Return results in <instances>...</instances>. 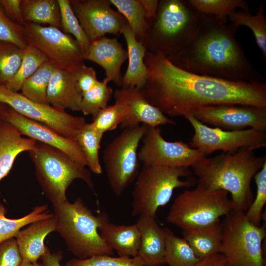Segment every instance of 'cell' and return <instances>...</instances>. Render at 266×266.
<instances>
[{"label":"cell","instance_id":"obj_1","mask_svg":"<svg viewBox=\"0 0 266 266\" xmlns=\"http://www.w3.org/2000/svg\"><path fill=\"white\" fill-rule=\"evenodd\" d=\"M148 101L170 117H185L199 108L221 104L266 106V83L233 81L193 73L157 52H146Z\"/></svg>","mask_w":266,"mask_h":266},{"label":"cell","instance_id":"obj_2","mask_svg":"<svg viewBox=\"0 0 266 266\" xmlns=\"http://www.w3.org/2000/svg\"><path fill=\"white\" fill-rule=\"evenodd\" d=\"M239 27L228 21L203 14L191 40L178 54L168 58L187 71L224 80L264 82L237 40Z\"/></svg>","mask_w":266,"mask_h":266},{"label":"cell","instance_id":"obj_3","mask_svg":"<svg viewBox=\"0 0 266 266\" xmlns=\"http://www.w3.org/2000/svg\"><path fill=\"white\" fill-rule=\"evenodd\" d=\"M243 147L204 157L191 167L197 176V186L208 191L224 190L231 196L233 209L245 212L254 199L251 183L266 162V156Z\"/></svg>","mask_w":266,"mask_h":266},{"label":"cell","instance_id":"obj_4","mask_svg":"<svg viewBox=\"0 0 266 266\" xmlns=\"http://www.w3.org/2000/svg\"><path fill=\"white\" fill-rule=\"evenodd\" d=\"M52 204L56 231L64 239L67 249L78 259L113 254V250L100 234V215H94L81 198L73 203L66 200Z\"/></svg>","mask_w":266,"mask_h":266},{"label":"cell","instance_id":"obj_5","mask_svg":"<svg viewBox=\"0 0 266 266\" xmlns=\"http://www.w3.org/2000/svg\"><path fill=\"white\" fill-rule=\"evenodd\" d=\"M29 153L35 168L37 179L52 204L67 200L66 190L76 179L82 180L95 191L91 173L85 166L62 151L36 141Z\"/></svg>","mask_w":266,"mask_h":266},{"label":"cell","instance_id":"obj_6","mask_svg":"<svg viewBox=\"0 0 266 266\" xmlns=\"http://www.w3.org/2000/svg\"><path fill=\"white\" fill-rule=\"evenodd\" d=\"M189 167L143 166L133 191L132 215L156 216L170 200L174 190L197 184Z\"/></svg>","mask_w":266,"mask_h":266},{"label":"cell","instance_id":"obj_7","mask_svg":"<svg viewBox=\"0 0 266 266\" xmlns=\"http://www.w3.org/2000/svg\"><path fill=\"white\" fill-rule=\"evenodd\" d=\"M203 14L189 0L159 2L154 26L155 49L169 58L178 54L198 31Z\"/></svg>","mask_w":266,"mask_h":266},{"label":"cell","instance_id":"obj_8","mask_svg":"<svg viewBox=\"0 0 266 266\" xmlns=\"http://www.w3.org/2000/svg\"><path fill=\"white\" fill-rule=\"evenodd\" d=\"M228 194L224 190L208 191L197 186L186 190L174 199L166 221L183 231L213 225L233 209Z\"/></svg>","mask_w":266,"mask_h":266},{"label":"cell","instance_id":"obj_9","mask_svg":"<svg viewBox=\"0 0 266 266\" xmlns=\"http://www.w3.org/2000/svg\"><path fill=\"white\" fill-rule=\"evenodd\" d=\"M219 253L232 266H266L263 242L266 225L257 226L245 212L233 210L225 216Z\"/></svg>","mask_w":266,"mask_h":266},{"label":"cell","instance_id":"obj_10","mask_svg":"<svg viewBox=\"0 0 266 266\" xmlns=\"http://www.w3.org/2000/svg\"><path fill=\"white\" fill-rule=\"evenodd\" d=\"M146 130L144 125L125 128L104 149V169L116 196H120L138 174L137 150Z\"/></svg>","mask_w":266,"mask_h":266},{"label":"cell","instance_id":"obj_11","mask_svg":"<svg viewBox=\"0 0 266 266\" xmlns=\"http://www.w3.org/2000/svg\"><path fill=\"white\" fill-rule=\"evenodd\" d=\"M23 31L27 45L38 50L56 68L74 72L84 65L83 53L78 42L61 29L26 23Z\"/></svg>","mask_w":266,"mask_h":266},{"label":"cell","instance_id":"obj_12","mask_svg":"<svg viewBox=\"0 0 266 266\" xmlns=\"http://www.w3.org/2000/svg\"><path fill=\"white\" fill-rule=\"evenodd\" d=\"M0 102L75 141L79 132L86 123L83 117L73 116L64 110L33 101L21 93L10 90L5 85L0 84Z\"/></svg>","mask_w":266,"mask_h":266},{"label":"cell","instance_id":"obj_13","mask_svg":"<svg viewBox=\"0 0 266 266\" xmlns=\"http://www.w3.org/2000/svg\"><path fill=\"white\" fill-rule=\"evenodd\" d=\"M184 117L194 130L189 145L205 156L217 150L229 152L243 147L255 150L266 146V131L252 128L226 131L209 127L197 120L190 113Z\"/></svg>","mask_w":266,"mask_h":266},{"label":"cell","instance_id":"obj_14","mask_svg":"<svg viewBox=\"0 0 266 266\" xmlns=\"http://www.w3.org/2000/svg\"><path fill=\"white\" fill-rule=\"evenodd\" d=\"M141 140L138 157L144 166L189 167L205 157L182 141H166L159 127L146 126Z\"/></svg>","mask_w":266,"mask_h":266},{"label":"cell","instance_id":"obj_15","mask_svg":"<svg viewBox=\"0 0 266 266\" xmlns=\"http://www.w3.org/2000/svg\"><path fill=\"white\" fill-rule=\"evenodd\" d=\"M190 114L204 124L226 131H266V106L221 104L202 107Z\"/></svg>","mask_w":266,"mask_h":266},{"label":"cell","instance_id":"obj_16","mask_svg":"<svg viewBox=\"0 0 266 266\" xmlns=\"http://www.w3.org/2000/svg\"><path fill=\"white\" fill-rule=\"evenodd\" d=\"M71 8L92 42L107 33L117 35L127 24L109 0H70Z\"/></svg>","mask_w":266,"mask_h":266},{"label":"cell","instance_id":"obj_17","mask_svg":"<svg viewBox=\"0 0 266 266\" xmlns=\"http://www.w3.org/2000/svg\"><path fill=\"white\" fill-rule=\"evenodd\" d=\"M0 119L10 124L22 135L54 147L84 166V156L77 142L60 134L47 126L29 119L0 102Z\"/></svg>","mask_w":266,"mask_h":266},{"label":"cell","instance_id":"obj_18","mask_svg":"<svg viewBox=\"0 0 266 266\" xmlns=\"http://www.w3.org/2000/svg\"><path fill=\"white\" fill-rule=\"evenodd\" d=\"M114 96L115 100L118 101L124 109V118L121 124L122 128L133 127L140 123L152 127L175 124L151 104L141 90L122 87L115 91Z\"/></svg>","mask_w":266,"mask_h":266},{"label":"cell","instance_id":"obj_19","mask_svg":"<svg viewBox=\"0 0 266 266\" xmlns=\"http://www.w3.org/2000/svg\"><path fill=\"white\" fill-rule=\"evenodd\" d=\"M83 58L103 68L105 74L103 80L107 83L112 81L122 86L121 68L128 59V52L116 38L103 36L92 41Z\"/></svg>","mask_w":266,"mask_h":266},{"label":"cell","instance_id":"obj_20","mask_svg":"<svg viewBox=\"0 0 266 266\" xmlns=\"http://www.w3.org/2000/svg\"><path fill=\"white\" fill-rule=\"evenodd\" d=\"M136 224L140 234L137 256L141 259L144 266H162L165 264L167 229L159 226L155 216H139Z\"/></svg>","mask_w":266,"mask_h":266},{"label":"cell","instance_id":"obj_21","mask_svg":"<svg viewBox=\"0 0 266 266\" xmlns=\"http://www.w3.org/2000/svg\"><path fill=\"white\" fill-rule=\"evenodd\" d=\"M100 216L99 233L105 243L119 256L136 257L140 243L137 225H117L109 221L105 213Z\"/></svg>","mask_w":266,"mask_h":266},{"label":"cell","instance_id":"obj_22","mask_svg":"<svg viewBox=\"0 0 266 266\" xmlns=\"http://www.w3.org/2000/svg\"><path fill=\"white\" fill-rule=\"evenodd\" d=\"M54 231L56 221L54 215L31 223L20 231L15 237L22 261L37 263L47 248L44 245L46 237Z\"/></svg>","mask_w":266,"mask_h":266},{"label":"cell","instance_id":"obj_23","mask_svg":"<svg viewBox=\"0 0 266 266\" xmlns=\"http://www.w3.org/2000/svg\"><path fill=\"white\" fill-rule=\"evenodd\" d=\"M82 96L74 72L56 68L47 89L48 104L62 110L80 111Z\"/></svg>","mask_w":266,"mask_h":266},{"label":"cell","instance_id":"obj_24","mask_svg":"<svg viewBox=\"0 0 266 266\" xmlns=\"http://www.w3.org/2000/svg\"><path fill=\"white\" fill-rule=\"evenodd\" d=\"M122 33L127 46L128 66L122 77V87L136 88L141 90L147 77V69L144 63L146 49L141 41L138 40L127 23Z\"/></svg>","mask_w":266,"mask_h":266},{"label":"cell","instance_id":"obj_25","mask_svg":"<svg viewBox=\"0 0 266 266\" xmlns=\"http://www.w3.org/2000/svg\"><path fill=\"white\" fill-rule=\"evenodd\" d=\"M22 135L14 127L0 119V181L9 172L19 154L34 147L36 141Z\"/></svg>","mask_w":266,"mask_h":266},{"label":"cell","instance_id":"obj_26","mask_svg":"<svg viewBox=\"0 0 266 266\" xmlns=\"http://www.w3.org/2000/svg\"><path fill=\"white\" fill-rule=\"evenodd\" d=\"M222 233L223 223L220 221L205 227L183 231V238L201 259L219 253Z\"/></svg>","mask_w":266,"mask_h":266},{"label":"cell","instance_id":"obj_27","mask_svg":"<svg viewBox=\"0 0 266 266\" xmlns=\"http://www.w3.org/2000/svg\"><path fill=\"white\" fill-rule=\"evenodd\" d=\"M21 9L26 23L46 24L61 30L57 0H22Z\"/></svg>","mask_w":266,"mask_h":266},{"label":"cell","instance_id":"obj_28","mask_svg":"<svg viewBox=\"0 0 266 266\" xmlns=\"http://www.w3.org/2000/svg\"><path fill=\"white\" fill-rule=\"evenodd\" d=\"M6 210L0 202V244L15 237L23 227L53 216L46 204L37 205L27 215L18 219L5 217Z\"/></svg>","mask_w":266,"mask_h":266},{"label":"cell","instance_id":"obj_29","mask_svg":"<svg viewBox=\"0 0 266 266\" xmlns=\"http://www.w3.org/2000/svg\"><path fill=\"white\" fill-rule=\"evenodd\" d=\"M266 2L259 5L257 13L252 15L250 10H237L228 17V21L239 27L243 25L249 28L252 31L256 42L266 57V18L265 15Z\"/></svg>","mask_w":266,"mask_h":266},{"label":"cell","instance_id":"obj_30","mask_svg":"<svg viewBox=\"0 0 266 266\" xmlns=\"http://www.w3.org/2000/svg\"><path fill=\"white\" fill-rule=\"evenodd\" d=\"M103 135L94 129L91 123H86L76 138V142L84 156L87 166L97 174L102 172L99 149Z\"/></svg>","mask_w":266,"mask_h":266},{"label":"cell","instance_id":"obj_31","mask_svg":"<svg viewBox=\"0 0 266 266\" xmlns=\"http://www.w3.org/2000/svg\"><path fill=\"white\" fill-rule=\"evenodd\" d=\"M55 68L50 63H44L24 82L21 93L33 101L49 105L47 100V92Z\"/></svg>","mask_w":266,"mask_h":266},{"label":"cell","instance_id":"obj_32","mask_svg":"<svg viewBox=\"0 0 266 266\" xmlns=\"http://www.w3.org/2000/svg\"><path fill=\"white\" fill-rule=\"evenodd\" d=\"M183 237L167 229L165 262L168 266H195L200 260Z\"/></svg>","mask_w":266,"mask_h":266},{"label":"cell","instance_id":"obj_33","mask_svg":"<svg viewBox=\"0 0 266 266\" xmlns=\"http://www.w3.org/2000/svg\"><path fill=\"white\" fill-rule=\"evenodd\" d=\"M126 19L136 38L140 40L148 29L145 11L140 0H110Z\"/></svg>","mask_w":266,"mask_h":266},{"label":"cell","instance_id":"obj_34","mask_svg":"<svg viewBox=\"0 0 266 266\" xmlns=\"http://www.w3.org/2000/svg\"><path fill=\"white\" fill-rule=\"evenodd\" d=\"M46 62L47 59L38 50L27 45L23 48L22 62L17 71L5 86L10 90L18 92L24 82Z\"/></svg>","mask_w":266,"mask_h":266},{"label":"cell","instance_id":"obj_35","mask_svg":"<svg viewBox=\"0 0 266 266\" xmlns=\"http://www.w3.org/2000/svg\"><path fill=\"white\" fill-rule=\"evenodd\" d=\"M201 13L228 21L229 16L236 10H250L243 0H189Z\"/></svg>","mask_w":266,"mask_h":266},{"label":"cell","instance_id":"obj_36","mask_svg":"<svg viewBox=\"0 0 266 266\" xmlns=\"http://www.w3.org/2000/svg\"><path fill=\"white\" fill-rule=\"evenodd\" d=\"M57 1L61 14V30L75 39L83 54L88 50L91 42L73 12L70 0Z\"/></svg>","mask_w":266,"mask_h":266},{"label":"cell","instance_id":"obj_37","mask_svg":"<svg viewBox=\"0 0 266 266\" xmlns=\"http://www.w3.org/2000/svg\"><path fill=\"white\" fill-rule=\"evenodd\" d=\"M113 94L112 89L104 80L99 81L90 90L82 94L80 111L85 115L95 118L98 112L107 106Z\"/></svg>","mask_w":266,"mask_h":266},{"label":"cell","instance_id":"obj_38","mask_svg":"<svg viewBox=\"0 0 266 266\" xmlns=\"http://www.w3.org/2000/svg\"><path fill=\"white\" fill-rule=\"evenodd\" d=\"M23 48L0 40V84L6 85L17 71L22 62Z\"/></svg>","mask_w":266,"mask_h":266},{"label":"cell","instance_id":"obj_39","mask_svg":"<svg viewBox=\"0 0 266 266\" xmlns=\"http://www.w3.org/2000/svg\"><path fill=\"white\" fill-rule=\"evenodd\" d=\"M256 195L245 212L246 217L253 224L260 226L263 218V208L266 203V162L255 175Z\"/></svg>","mask_w":266,"mask_h":266},{"label":"cell","instance_id":"obj_40","mask_svg":"<svg viewBox=\"0 0 266 266\" xmlns=\"http://www.w3.org/2000/svg\"><path fill=\"white\" fill-rule=\"evenodd\" d=\"M124 118V111L122 104L117 100L112 105L101 109L91 123L94 129L103 134L107 131L116 129L121 125Z\"/></svg>","mask_w":266,"mask_h":266},{"label":"cell","instance_id":"obj_41","mask_svg":"<svg viewBox=\"0 0 266 266\" xmlns=\"http://www.w3.org/2000/svg\"><path fill=\"white\" fill-rule=\"evenodd\" d=\"M66 266H144V264L138 256L115 257L109 255H99L84 259L70 260Z\"/></svg>","mask_w":266,"mask_h":266},{"label":"cell","instance_id":"obj_42","mask_svg":"<svg viewBox=\"0 0 266 266\" xmlns=\"http://www.w3.org/2000/svg\"><path fill=\"white\" fill-rule=\"evenodd\" d=\"M0 40L13 43L21 48L27 46L23 27L10 19L0 3Z\"/></svg>","mask_w":266,"mask_h":266},{"label":"cell","instance_id":"obj_43","mask_svg":"<svg viewBox=\"0 0 266 266\" xmlns=\"http://www.w3.org/2000/svg\"><path fill=\"white\" fill-rule=\"evenodd\" d=\"M22 261L15 238L0 244V266H19Z\"/></svg>","mask_w":266,"mask_h":266},{"label":"cell","instance_id":"obj_44","mask_svg":"<svg viewBox=\"0 0 266 266\" xmlns=\"http://www.w3.org/2000/svg\"><path fill=\"white\" fill-rule=\"evenodd\" d=\"M74 73L77 87L82 94L93 89L99 81L94 68L84 64Z\"/></svg>","mask_w":266,"mask_h":266},{"label":"cell","instance_id":"obj_45","mask_svg":"<svg viewBox=\"0 0 266 266\" xmlns=\"http://www.w3.org/2000/svg\"><path fill=\"white\" fill-rule=\"evenodd\" d=\"M22 0H0L3 10L7 17L17 24L23 27L26 24L22 9Z\"/></svg>","mask_w":266,"mask_h":266},{"label":"cell","instance_id":"obj_46","mask_svg":"<svg viewBox=\"0 0 266 266\" xmlns=\"http://www.w3.org/2000/svg\"><path fill=\"white\" fill-rule=\"evenodd\" d=\"M195 266H232L225 257L218 253L200 259Z\"/></svg>","mask_w":266,"mask_h":266},{"label":"cell","instance_id":"obj_47","mask_svg":"<svg viewBox=\"0 0 266 266\" xmlns=\"http://www.w3.org/2000/svg\"><path fill=\"white\" fill-rule=\"evenodd\" d=\"M61 252L51 253L47 248L45 253L41 257L43 266H62L60 261L62 258Z\"/></svg>","mask_w":266,"mask_h":266},{"label":"cell","instance_id":"obj_48","mask_svg":"<svg viewBox=\"0 0 266 266\" xmlns=\"http://www.w3.org/2000/svg\"><path fill=\"white\" fill-rule=\"evenodd\" d=\"M146 13V19H155L159 2L156 0H140Z\"/></svg>","mask_w":266,"mask_h":266},{"label":"cell","instance_id":"obj_49","mask_svg":"<svg viewBox=\"0 0 266 266\" xmlns=\"http://www.w3.org/2000/svg\"><path fill=\"white\" fill-rule=\"evenodd\" d=\"M19 266H43L42 264L38 263H31L25 261H22Z\"/></svg>","mask_w":266,"mask_h":266}]
</instances>
